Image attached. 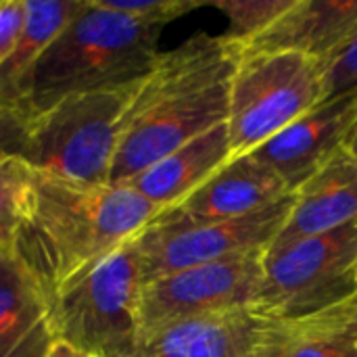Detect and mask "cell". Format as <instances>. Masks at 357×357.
Listing matches in <instances>:
<instances>
[{"label": "cell", "mask_w": 357, "mask_h": 357, "mask_svg": "<svg viewBox=\"0 0 357 357\" xmlns=\"http://www.w3.org/2000/svg\"><path fill=\"white\" fill-rule=\"evenodd\" d=\"M48 357H90V356H86V354H82V351H77V349H73V347H69V345L61 343V341H56V343H54V347L50 349Z\"/></svg>", "instance_id": "obj_25"}, {"label": "cell", "mask_w": 357, "mask_h": 357, "mask_svg": "<svg viewBox=\"0 0 357 357\" xmlns=\"http://www.w3.org/2000/svg\"><path fill=\"white\" fill-rule=\"evenodd\" d=\"M322 100L318 59L299 52L243 54L232 75L226 119L232 159L251 155Z\"/></svg>", "instance_id": "obj_6"}, {"label": "cell", "mask_w": 357, "mask_h": 357, "mask_svg": "<svg viewBox=\"0 0 357 357\" xmlns=\"http://www.w3.org/2000/svg\"><path fill=\"white\" fill-rule=\"evenodd\" d=\"M293 205L295 192L261 211L224 222H192L174 209H165L134 238L144 284L192 266L268 251L287 224Z\"/></svg>", "instance_id": "obj_8"}, {"label": "cell", "mask_w": 357, "mask_h": 357, "mask_svg": "<svg viewBox=\"0 0 357 357\" xmlns=\"http://www.w3.org/2000/svg\"><path fill=\"white\" fill-rule=\"evenodd\" d=\"M274 322L253 307L182 320L144 337L138 357H249Z\"/></svg>", "instance_id": "obj_11"}, {"label": "cell", "mask_w": 357, "mask_h": 357, "mask_svg": "<svg viewBox=\"0 0 357 357\" xmlns=\"http://www.w3.org/2000/svg\"><path fill=\"white\" fill-rule=\"evenodd\" d=\"M287 195L291 190L274 169L243 155L230 159L172 209L192 222H224L261 211Z\"/></svg>", "instance_id": "obj_13"}, {"label": "cell", "mask_w": 357, "mask_h": 357, "mask_svg": "<svg viewBox=\"0 0 357 357\" xmlns=\"http://www.w3.org/2000/svg\"><path fill=\"white\" fill-rule=\"evenodd\" d=\"M54 343L48 299L13 251L0 247V357H48Z\"/></svg>", "instance_id": "obj_15"}, {"label": "cell", "mask_w": 357, "mask_h": 357, "mask_svg": "<svg viewBox=\"0 0 357 357\" xmlns=\"http://www.w3.org/2000/svg\"><path fill=\"white\" fill-rule=\"evenodd\" d=\"M140 82L71 94L29 121L23 161L79 184H111L123 126Z\"/></svg>", "instance_id": "obj_4"}, {"label": "cell", "mask_w": 357, "mask_h": 357, "mask_svg": "<svg viewBox=\"0 0 357 357\" xmlns=\"http://www.w3.org/2000/svg\"><path fill=\"white\" fill-rule=\"evenodd\" d=\"M356 27L357 0H295L243 54L299 52L324 63Z\"/></svg>", "instance_id": "obj_14"}, {"label": "cell", "mask_w": 357, "mask_h": 357, "mask_svg": "<svg viewBox=\"0 0 357 357\" xmlns=\"http://www.w3.org/2000/svg\"><path fill=\"white\" fill-rule=\"evenodd\" d=\"M324 100L357 92V27L351 36L322 63Z\"/></svg>", "instance_id": "obj_21"}, {"label": "cell", "mask_w": 357, "mask_h": 357, "mask_svg": "<svg viewBox=\"0 0 357 357\" xmlns=\"http://www.w3.org/2000/svg\"><path fill=\"white\" fill-rule=\"evenodd\" d=\"M161 31L163 25L128 17L102 0H84L31 75L27 115L33 117L71 94L142 79L161 56Z\"/></svg>", "instance_id": "obj_3"}, {"label": "cell", "mask_w": 357, "mask_h": 357, "mask_svg": "<svg viewBox=\"0 0 357 357\" xmlns=\"http://www.w3.org/2000/svg\"><path fill=\"white\" fill-rule=\"evenodd\" d=\"M357 295V222L264 255L253 310L287 322L320 314Z\"/></svg>", "instance_id": "obj_7"}, {"label": "cell", "mask_w": 357, "mask_h": 357, "mask_svg": "<svg viewBox=\"0 0 357 357\" xmlns=\"http://www.w3.org/2000/svg\"><path fill=\"white\" fill-rule=\"evenodd\" d=\"M25 23V0H0V67L15 50Z\"/></svg>", "instance_id": "obj_24"}, {"label": "cell", "mask_w": 357, "mask_h": 357, "mask_svg": "<svg viewBox=\"0 0 357 357\" xmlns=\"http://www.w3.org/2000/svg\"><path fill=\"white\" fill-rule=\"evenodd\" d=\"M163 209L130 184H79L31 167L10 251L48 303L132 243Z\"/></svg>", "instance_id": "obj_1"}, {"label": "cell", "mask_w": 357, "mask_h": 357, "mask_svg": "<svg viewBox=\"0 0 357 357\" xmlns=\"http://www.w3.org/2000/svg\"><path fill=\"white\" fill-rule=\"evenodd\" d=\"M249 357H257V356H255V354H253V356H249Z\"/></svg>", "instance_id": "obj_27"}, {"label": "cell", "mask_w": 357, "mask_h": 357, "mask_svg": "<svg viewBox=\"0 0 357 357\" xmlns=\"http://www.w3.org/2000/svg\"><path fill=\"white\" fill-rule=\"evenodd\" d=\"M31 117L19 109L0 105V159L21 157L27 146Z\"/></svg>", "instance_id": "obj_23"}, {"label": "cell", "mask_w": 357, "mask_h": 357, "mask_svg": "<svg viewBox=\"0 0 357 357\" xmlns=\"http://www.w3.org/2000/svg\"><path fill=\"white\" fill-rule=\"evenodd\" d=\"M257 357H357V295L320 314L274 322Z\"/></svg>", "instance_id": "obj_17"}, {"label": "cell", "mask_w": 357, "mask_h": 357, "mask_svg": "<svg viewBox=\"0 0 357 357\" xmlns=\"http://www.w3.org/2000/svg\"><path fill=\"white\" fill-rule=\"evenodd\" d=\"M347 149H349V151H351V153L357 157V121H356V126H354V130H351V134H349Z\"/></svg>", "instance_id": "obj_26"}, {"label": "cell", "mask_w": 357, "mask_h": 357, "mask_svg": "<svg viewBox=\"0 0 357 357\" xmlns=\"http://www.w3.org/2000/svg\"><path fill=\"white\" fill-rule=\"evenodd\" d=\"M230 159V138L224 121L172 151L126 184L134 186L165 211L180 205Z\"/></svg>", "instance_id": "obj_16"}, {"label": "cell", "mask_w": 357, "mask_h": 357, "mask_svg": "<svg viewBox=\"0 0 357 357\" xmlns=\"http://www.w3.org/2000/svg\"><path fill=\"white\" fill-rule=\"evenodd\" d=\"M142 270L134 241L50 301L56 341L90 357H138Z\"/></svg>", "instance_id": "obj_5"}, {"label": "cell", "mask_w": 357, "mask_h": 357, "mask_svg": "<svg viewBox=\"0 0 357 357\" xmlns=\"http://www.w3.org/2000/svg\"><path fill=\"white\" fill-rule=\"evenodd\" d=\"M102 2L109 8L119 10L128 17L146 23H157L163 27L207 4V0H102Z\"/></svg>", "instance_id": "obj_22"}, {"label": "cell", "mask_w": 357, "mask_h": 357, "mask_svg": "<svg viewBox=\"0 0 357 357\" xmlns=\"http://www.w3.org/2000/svg\"><path fill=\"white\" fill-rule=\"evenodd\" d=\"M357 222V157L345 146L295 190L293 211L266 253Z\"/></svg>", "instance_id": "obj_12"}, {"label": "cell", "mask_w": 357, "mask_h": 357, "mask_svg": "<svg viewBox=\"0 0 357 357\" xmlns=\"http://www.w3.org/2000/svg\"><path fill=\"white\" fill-rule=\"evenodd\" d=\"M266 251L192 266L142 287V339L192 318L253 307L264 280Z\"/></svg>", "instance_id": "obj_9"}, {"label": "cell", "mask_w": 357, "mask_h": 357, "mask_svg": "<svg viewBox=\"0 0 357 357\" xmlns=\"http://www.w3.org/2000/svg\"><path fill=\"white\" fill-rule=\"evenodd\" d=\"M84 0H25V23L8 61L0 67V105L27 113L31 75L69 19Z\"/></svg>", "instance_id": "obj_18"}, {"label": "cell", "mask_w": 357, "mask_h": 357, "mask_svg": "<svg viewBox=\"0 0 357 357\" xmlns=\"http://www.w3.org/2000/svg\"><path fill=\"white\" fill-rule=\"evenodd\" d=\"M295 0H207L228 17L226 38L238 46H247L278 21Z\"/></svg>", "instance_id": "obj_19"}, {"label": "cell", "mask_w": 357, "mask_h": 357, "mask_svg": "<svg viewBox=\"0 0 357 357\" xmlns=\"http://www.w3.org/2000/svg\"><path fill=\"white\" fill-rule=\"evenodd\" d=\"M241 59L243 46L203 31L161 52L128 111L111 184L130 182L172 151L224 123Z\"/></svg>", "instance_id": "obj_2"}, {"label": "cell", "mask_w": 357, "mask_h": 357, "mask_svg": "<svg viewBox=\"0 0 357 357\" xmlns=\"http://www.w3.org/2000/svg\"><path fill=\"white\" fill-rule=\"evenodd\" d=\"M31 188V165L21 157L0 159V247H10Z\"/></svg>", "instance_id": "obj_20"}, {"label": "cell", "mask_w": 357, "mask_h": 357, "mask_svg": "<svg viewBox=\"0 0 357 357\" xmlns=\"http://www.w3.org/2000/svg\"><path fill=\"white\" fill-rule=\"evenodd\" d=\"M357 121V92L322 100L282 132L257 146L251 157L274 169L295 192L341 149Z\"/></svg>", "instance_id": "obj_10"}]
</instances>
